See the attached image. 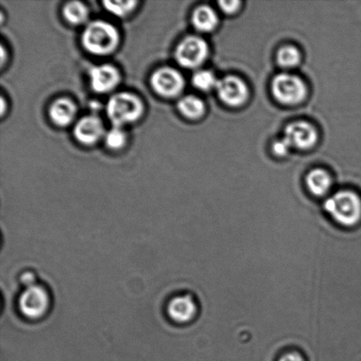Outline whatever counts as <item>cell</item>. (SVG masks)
Listing matches in <instances>:
<instances>
[{
	"label": "cell",
	"instance_id": "22",
	"mask_svg": "<svg viewBox=\"0 0 361 361\" xmlns=\"http://www.w3.org/2000/svg\"><path fill=\"white\" fill-rule=\"evenodd\" d=\"M219 4L223 12L226 13H235L239 9V6L240 5V3L236 1V0H233V1H221Z\"/></svg>",
	"mask_w": 361,
	"mask_h": 361
},
{
	"label": "cell",
	"instance_id": "11",
	"mask_svg": "<svg viewBox=\"0 0 361 361\" xmlns=\"http://www.w3.org/2000/svg\"><path fill=\"white\" fill-rule=\"evenodd\" d=\"M284 139L290 147L309 149L317 140L316 129L307 122H295L286 127Z\"/></svg>",
	"mask_w": 361,
	"mask_h": 361
},
{
	"label": "cell",
	"instance_id": "15",
	"mask_svg": "<svg viewBox=\"0 0 361 361\" xmlns=\"http://www.w3.org/2000/svg\"><path fill=\"white\" fill-rule=\"evenodd\" d=\"M306 182L310 192L319 197L327 194L332 184L330 175L323 169L311 171L307 176Z\"/></svg>",
	"mask_w": 361,
	"mask_h": 361
},
{
	"label": "cell",
	"instance_id": "24",
	"mask_svg": "<svg viewBox=\"0 0 361 361\" xmlns=\"http://www.w3.org/2000/svg\"><path fill=\"white\" fill-rule=\"evenodd\" d=\"M290 148L291 147H290L289 144L286 142L284 137H283L282 140L277 141L274 146V153L279 155V157H281V155L283 157V155L288 153Z\"/></svg>",
	"mask_w": 361,
	"mask_h": 361
},
{
	"label": "cell",
	"instance_id": "18",
	"mask_svg": "<svg viewBox=\"0 0 361 361\" xmlns=\"http://www.w3.org/2000/svg\"><path fill=\"white\" fill-rule=\"evenodd\" d=\"M139 2L135 0H128V1H104V8L108 12L113 14L116 17H126L130 13H133L134 9Z\"/></svg>",
	"mask_w": 361,
	"mask_h": 361
},
{
	"label": "cell",
	"instance_id": "3",
	"mask_svg": "<svg viewBox=\"0 0 361 361\" xmlns=\"http://www.w3.org/2000/svg\"><path fill=\"white\" fill-rule=\"evenodd\" d=\"M145 111L143 101L129 92L112 95L106 105V112L113 126L121 127L135 123Z\"/></svg>",
	"mask_w": 361,
	"mask_h": 361
},
{
	"label": "cell",
	"instance_id": "9",
	"mask_svg": "<svg viewBox=\"0 0 361 361\" xmlns=\"http://www.w3.org/2000/svg\"><path fill=\"white\" fill-rule=\"evenodd\" d=\"M121 80V75L116 66L104 63L94 66L90 71L92 90L97 94H107L115 90Z\"/></svg>",
	"mask_w": 361,
	"mask_h": 361
},
{
	"label": "cell",
	"instance_id": "2",
	"mask_svg": "<svg viewBox=\"0 0 361 361\" xmlns=\"http://www.w3.org/2000/svg\"><path fill=\"white\" fill-rule=\"evenodd\" d=\"M325 211L338 225L352 228L361 221V198L350 190H342L327 198Z\"/></svg>",
	"mask_w": 361,
	"mask_h": 361
},
{
	"label": "cell",
	"instance_id": "12",
	"mask_svg": "<svg viewBox=\"0 0 361 361\" xmlns=\"http://www.w3.org/2000/svg\"><path fill=\"white\" fill-rule=\"evenodd\" d=\"M167 313L171 320L176 324H189L197 316V305L192 296H176L169 302Z\"/></svg>",
	"mask_w": 361,
	"mask_h": 361
},
{
	"label": "cell",
	"instance_id": "5",
	"mask_svg": "<svg viewBox=\"0 0 361 361\" xmlns=\"http://www.w3.org/2000/svg\"><path fill=\"white\" fill-rule=\"evenodd\" d=\"M272 93L283 104L295 105L303 101L307 87L299 77L288 73H281L274 78L271 86Z\"/></svg>",
	"mask_w": 361,
	"mask_h": 361
},
{
	"label": "cell",
	"instance_id": "17",
	"mask_svg": "<svg viewBox=\"0 0 361 361\" xmlns=\"http://www.w3.org/2000/svg\"><path fill=\"white\" fill-rule=\"evenodd\" d=\"M63 16L70 24L79 26L87 23L90 10L83 2L70 1L63 6Z\"/></svg>",
	"mask_w": 361,
	"mask_h": 361
},
{
	"label": "cell",
	"instance_id": "10",
	"mask_svg": "<svg viewBox=\"0 0 361 361\" xmlns=\"http://www.w3.org/2000/svg\"><path fill=\"white\" fill-rule=\"evenodd\" d=\"M73 134L80 143L91 146L105 136L104 122L98 116H83L74 126Z\"/></svg>",
	"mask_w": 361,
	"mask_h": 361
},
{
	"label": "cell",
	"instance_id": "13",
	"mask_svg": "<svg viewBox=\"0 0 361 361\" xmlns=\"http://www.w3.org/2000/svg\"><path fill=\"white\" fill-rule=\"evenodd\" d=\"M77 115V105L72 99L62 97L56 99L49 106V116L55 126L66 127L71 125Z\"/></svg>",
	"mask_w": 361,
	"mask_h": 361
},
{
	"label": "cell",
	"instance_id": "19",
	"mask_svg": "<svg viewBox=\"0 0 361 361\" xmlns=\"http://www.w3.org/2000/svg\"><path fill=\"white\" fill-rule=\"evenodd\" d=\"M105 144L109 149L119 150L126 146L127 135L121 127L112 126L105 134Z\"/></svg>",
	"mask_w": 361,
	"mask_h": 361
},
{
	"label": "cell",
	"instance_id": "4",
	"mask_svg": "<svg viewBox=\"0 0 361 361\" xmlns=\"http://www.w3.org/2000/svg\"><path fill=\"white\" fill-rule=\"evenodd\" d=\"M51 306V295L45 286L35 284L26 288L18 300L21 314L30 320H39L49 313Z\"/></svg>",
	"mask_w": 361,
	"mask_h": 361
},
{
	"label": "cell",
	"instance_id": "25",
	"mask_svg": "<svg viewBox=\"0 0 361 361\" xmlns=\"http://www.w3.org/2000/svg\"><path fill=\"white\" fill-rule=\"evenodd\" d=\"M279 361H305L298 353L292 352L286 353Z\"/></svg>",
	"mask_w": 361,
	"mask_h": 361
},
{
	"label": "cell",
	"instance_id": "14",
	"mask_svg": "<svg viewBox=\"0 0 361 361\" xmlns=\"http://www.w3.org/2000/svg\"><path fill=\"white\" fill-rule=\"evenodd\" d=\"M191 20L194 27L201 32H211L217 27L219 23L217 14L214 9L207 6L197 7Z\"/></svg>",
	"mask_w": 361,
	"mask_h": 361
},
{
	"label": "cell",
	"instance_id": "16",
	"mask_svg": "<svg viewBox=\"0 0 361 361\" xmlns=\"http://www.w3.org/2000/svg\"><path fill=\"white\" fill-rule=\"evenodd\" d=\"M178 109L180 114L189 119H198L204 114L205 106L200 98L195 95H186L180 99Z\"/></svg>",
	"mask_w": 361,
	"mask_h": 361
},
{
	"label": "cell",
	"instance_id": "6",
	"mask_svg": "<svg viewBox=\"0 0 361 361\" xmlns=\"http://www.w3.org/2000/svg\"><path fill=\"white\" fill-rule=\"evenodd\" d=\"M209 54L207 42L200 37H188L176 49L175 58L184 68L194 69L205 61Z\"/></svg>",
	"mask_w": 361,
	"mask_h": 361
},
{
	"label": "cell",
	"instance_id": "23",
	"mask_svg": "<svg viewBox=\"0 0 361 361\" xmlns=\"http://www.w3.org/2000/svg\"><path fill=\"white\" fill-rule=\"evenodd\" d=\"M20 282L25 286V288L37 284V276L31 271H26L21 275Z\"/></svg>",
	"mask_w": 361,
	"mask_h": 361
},
{
	"label": "cell",
	"instance_id": "1",
	"mask_svg": "<svg viewBox=\"0 0 361 361\" xmlns=\"http://www.w3.org/2000/svg\"><path fill=\"white\" fill-rule=\"evenodd\" d=\"M85 49L95 56H107L120 44V34L114 25L102 20L87 23L81 37Z\"/></svg>",
	"mask_w": 361,
	"mask_h": 361
},
{
	"label": "cell",
	"instance_id": "8",
	"mask_svg": "<svg viewBox=\"0 0 361 361\" xmlns=\"http://www.w3.org/2000/svg\"><path fill=\"white\" fill-rule=\"evenodd\" d=\"M216 90L221 100L231 107L243 105L249 95V91L244 81L233 76L225 77L218 80Z\"/></svg>",
	"mask_w": 361,
	"mask_h": 361
},
{
	"label": "cell",
	"instance_id": "21",
	"mask_svg": "<svg viewBox=\"0 0 361 361\" xmlns=\"http://www.w3.org/2000/svg\"><path fill=\"white\" fill-rule=\"evenodd\" d=\"M300 55L298 49L293 46H286L281 49L278 53V61L279 65L286 68L295 67L300 63Z\"/></svg>",
	"mask_w": 361,
	"mask_h": 361
},
{
	"label": "cell",
	"instance_id": "7",
	"mask_svg": "<svg viewBox=\"0 0 361 361\" xmlns=\"http://www.w3.org/2000/svg\"><path fill=\"white\" fill-rule=\"evenodd\" d=\"M150 83L155 93L164 98L178 97L185 86L182 74L169 66L161 67L154 71Z\"/></svg>",
	"mask_w": 361,
	"mask_h": 361
},
{
	"label": "cell",
	"instance_id": "20",
	"mask_svg": "<svg viewBox=\"0 0 361 361\" xmlns=\"http://www.w3.org/2000/svg\"><path fill=\"white\" fill-rule=\"evenodd\" d=\"M194 87L202 91H210L216 88L218 80H216L214 73L207 70L198 71L192 78Z\"/></svg>",
	"mask_w": 361,
	"mask_h": 361
}]
</instances>
